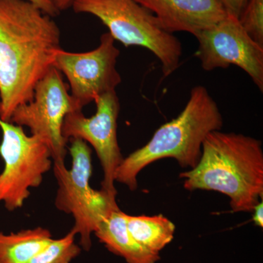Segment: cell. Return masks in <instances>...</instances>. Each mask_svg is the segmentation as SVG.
Listing matches in <instances>:
<instances>
[{
  "instance_id": "4",
  "label": "cell",
  "mask_w": 263,
  "mask_h": 263,
  "mask_svg": "<svg viewBox=\"0 0 263 263\" xmlns=\"http://www.w3.org/2000/svg\"><path fill=\"white\" fill-rule=\"evenodd\" d=\"M71 8L76 13L100 19L125 47L149 50L160 60L164 77L179 68L182 54L179 40L164 31L155 15L135 0H73Z\"/></svg>"
},
{
  "instance_id": "16",
  "label": "cell",
  "mask_w": 263,
  "mask_h": 263,
  "mask_svg": "<svg viewBox=\"0 0 263 263\" xmlns=\"http://www.w3.org/2000/svg\"><path fill=\"white\" fill-rule=\"evenodd\" d=\"M238 20L249 37L263 47V0H249Z\"/></svg>"
},
{
  "instance_id": "13",
  "label": "cell",
  "mask_w": 263,
  "mask_h": 263,
  "mask_svg": "<svg viewBox=\"0 0 263 263\" xmlns=\"http://www.w3.org/2000/svg\"><path fill=\"white\" fill-rule=\"evenodd\" d=\"M52 240L51 232L41 227L8 235L0 232V263H27Z\"/></svg>"
},
{
  "instance_id": "3",
  "label": "cell",
  "mask_w": 263,
  "mask_h": 263,
  "mask_svg": "<svg viewBox=\"0 0 263 263\" xmlns=\"http://www.w3.org/2000/svg\"><path fill=\"white\" fill-rule=\"evenodd\" d=\"M222 125V115L206 88L195 86L181 113L162 124L144 146L124 158L116 172L115 181L136 190L142 170L164 158L175 159L181 167L194 168L200 160L205 138L220 130Z\"/></svg>"
},
{
  "instance_id": "7",
  "label": "cell",
  "mask_w": 263,
  "mask_h": 263,
  "mask_svg": "<svg viewBox=\"0 0 263 263\" xmlns=\"http://www.w3.org/2000/svg\"><path fill=\"white\" fill-rule=\"evenodd\" d=\"M80 110L67 91L62 73L54 67L38 82L33 98L17 107L10 122L28 127L47 144L53 162L65 163L67 140L62 126L67 114Z\"/></svg>"
},
{
  "instance_id": "10",
  "label": "cell",
  "mask_w": 263,
  "mask_h": 263,
  "mask_svg": "<svg viewBox=\"0 0 263 263\" xmlns=\"http://www.w3.org/2000/svg\"><path fill=\"white\" fill-rule=\"evenodd\" d=\"M196 57L202 68L212 71L238 66L263 91V47L249 37L236 17L227 15L210 28L200 31Z\"/></svg>"
},
{
  "instance_id": "6",
  "label": "cell",
  "mask_w": 263,
  "mask_h": 263,
  "mask_svg": "<svg viewBox=\"0 0 263 263\" xmlns=\"http://www.w3.org/2000/svg\"><path fill=\"white\" fill-rule=\"evenodd\" d=\"M3 140L0 156L5 167L0 174V202L9 212L23 206L30 195L29 189L38 187L52 166L49 148L38 136H29L23 127L0 119Z\"/></svg>"
},
{
  "instance_id": "2",
  "label": "cell",
  "mask_w": 263,
  "mask_h": 263,
  "mask_svg": "<svg viewBox=\"0 0 263 263\" xmlns=\"http://www.w3.org/2000/svg\"><path fill=\"white\" fill-rule=\"evenodd\" d=\"M180 177L186 190L218 192L229 197L233 212H252L263 196L262 143L243 134L212 132L198 163Z\"/></svg>"
},
{
  "instance_id": "5",
  "label": "cell",
  "mask_w": 263,
  "mask_h": 263,
  "mask_svg": "<svg viewBox=\"0 0 263 263\" xmlns=\"http://www.w3.org/2000/svg\"><path fill=\"white\" fill-rule=\"evenodd\" d=\"M68 149L72 158L70 169L65 163L54 162L53 174L58 184L55 205L60 212L72 214V228L80 235L81 248L88 252L91 247V234L113 211L119 209L116 197L90 185L92 174L91 150L87 143L72 138Z\"/></svg>"
},
{
  "instance_id": "8",
  "label": "cell",
  "mask_w": 263,
  "mask_h": 263,
  "mask_svg": "<svg viewBox=\"0 0 263 263\" xmlns=\"http://www.w3.org/2000/svg\"><path fill=\"white\" fill-rule=\"evenodd\" d=\"M119 54L109 32L102 34L100 45L92 51L72 53L61 48L57 51L53 67L67 78L71 97L79 110L98 97L116 91L122 82L117 69Z\"/></svg>"
},
{
  "instance_id": "17",
  "label": "cell",
  "mask_w": 263,
  "mask_h": 263,
  "mask_svg": "<svg viewBox=\"0 0 263 263\" xmlns=\"http://www.w3.org/2000/svg\"><path fill=\"white\" fill-rule=\"evenodd\" d=\"M228 14L239 18L249 0H219Z\"/></svg>"
},
{
  "instance_id": "15",
  "label": "cell",
  "mask_w": 263,
  "mask_h": 263,
  "mask_svg": "<svg viewBox=\"0 0 263 263\" xmlns=\"http://www.w3.org/2000/svg\"><path fill=\"white\" fill-rule=\"evenodd\" d=\"M76 233L73 230L50 245L29 259L27 263H71L81 254L80 246L76 245Z\"/></svg>"
},
{
  "instance_id": "20",
  "label": "cell",
  "mask_w": 263,
  "mask_h": 263,
  "mask_svg": "<svg viewBox=\"0 0 263 263\" xmlns=\"http://www.w3.org/2000/svg\"><path fill=\"white\" fill-rule=\"evenodd\" d=\"M73 0H55L57 8L60 12L70 8Z\"/></svg>"
},
{
  "instance_id": "18",
  "label": "cell",
  "mask_w": 263,
  "mask_h": 263,
  "mask_svg": "<svg viewBox=\"0 0 263 263\" xmlns=\"http://www.w3.org/2000/svg\"><path fill=\"white\" fill-rule=\"evenodd\" d=\"M38 7L43 13L51 17H55L60 13L57 8L55 0H27Z\"/></svg>"
},
{
  "instance_id": "1",
  "label": "cell",
  "mask_w": 263,
  "mask_h": 263,
  "mask_svg": "<svg viewBox=\"0 0 263 263\" xmlns=\"http://www.w3.org/2000/svg\"><path fill=\"white\" fill-rule=\"evenodd\" d=\"M61 32L53 17L27 0H0V119L10 122L53 67Z\"/></svg>"
},
{
  "instance_id": "9",
  "label": "cell",
  "mask_w": 263,
  "mask_h": 263,
  "mask_svg": "<svg viewBox=\"0 0 263 263\" xmlns=\"http://www.w3.org/2000/svg\"><path fill=\"white\" fill-rule=\"evenodd\" d=\"M95 102L97 111L92 117H85L82 110L67 114L62 126V134L67 141L79 138L95 148L103 170L101 190L116 197L115 174L124 160L117 139L120 103L116 91L98 97Z\"/></svg>"
},
{
  "instance_id": "14",
  "label": "cell",
  "mask_w": 263,
  "mask_h": 263,
  "mask_svg": "<svg viewBox=\"0 0 263 263\" xmlns=\"http://www.w3.org/2000/svg\"><path fill=\"white\" fill-rule=\"evenodd\" d=\"M126 220L132 236L153 253L160 254L174 239L176 227L162 215L130 216L126 214Z\"/></svg>"
},
{
  "instance_id": "19",
  "label": "cell",
  "mask_w": 263,
  "mask_h": 263,
  "mask_svg": "<svg viewBox=\"0 0 263 263\" xmlns=\"http://www.w3.org/2000/svg\"><path fill=\"white\" fill-rule=\"evenodd\" d=\"M253 221L256 226L262 228L263 227V202L262 200L259 201L257 205L254 206L253 210Z\"/></svg>"
},
{
  "instance_id": "11",
  "label": "cell",
  "mask_w": 263,
  "mask_h": 263,
  "mask_svg": "<svg viewBox=\"0 0 263 263\" xmlns=\"http://www.w3.org/2000/svg\"><path fill=\"white\" fill-rule=\"evenodd\" d=\"M152 12L162 28L195 35L219 23L228 15L219 0H135Z\"/></svg>"
},
{
  "instance_id": "12",
  "label": "cell",
  "mask_w": 263,
  "mask_h": 263,
  "mask_svg": "<svg viewBox=\"0 0 263 263\" xmlns=\"http://www.w3.org/2000/svg\"><path fill=\"white\" fill-rule=\"evenodd\" d=\"M95 234L112 253L127 263H157L160 254L153 253L134 239L127 226L126 214L117 209L100 224Z\"/></svg>"
}]
</instances>
